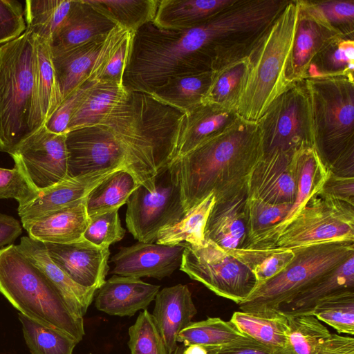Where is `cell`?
Listing matches in <instances>:
<instances>
[{"label":"cell","instance_id":"816d5d0a","mask_svg":"<svg viewBox=\"0 0 354 354\" xmlns=\"http://www.w3.org/2000/svg\"><path fill=\"white\" fill-rule=\"evenodd\" d=\"M39 193L19 165L15 164L12 169L0 167V200L14 198L22 206Z\"/></svg>","mask_w":354,"mask_h":354},{"label":"cell","instance_id":"ac0fdd59","mask_svg":"<svg viewBox=\"0 0 354 354\" xmlns=\"http://www.w3.org/2000/svg\"><path fill=\"white\" fill-rule=\"evenodd\" d=\"M294 155L281 152L262 155L248 179V197L272 204H293L297 192Z\"/></svg>","mask_w":354,"mask_h":354},{"label":"cell","instance_id":"44dd1931","mask_svg":"<svg viewBox=\"0 0 354 354\" xmlns=\"http://www.w3.org/2000/svg\"><path fill=\"white\" fill-rule=\"evenodd\" d=\"M34 37L35 73L28 118L30 132L45 124L63 101L50 44Z\"/></svg>","mask_w":354,"mask_h":354},{"label":"cell","instance_id":"d590c367","mask_svg":"<svg viewBox=\"0 0 354 354\" xmlns=\"http://www.w3.org/2000/svg\"><path fill=\"white\" fill-rule=\"evenodd\" d=\"M140 185L128 171L118 170L99 183L86 197L88 218L127 203L131 194Z\"/></svg>","mask_w":354,"mask_h":354},{"label":"cell","instance_id":"d4e9b609","mask_svg":"<svg viewBox=\"0 0 354 354\" xmlns=\"http://www.w3.org/2000/svg\"><path fill=\"white\" fill-rule=\"evenodd\" d=\"M16 247L53 283L73 313L83 317L97 290L83 287L67 276L51 260L44 243L25 236Z\"/></svg>","mask_w":354,"mask_h":354},{"label":"cell","instance_id":"3957f363","mask_svg":"<svg viewBox=\"0 0 354 354\" xmlns=\"http://www.w3.org/2000/svg\"><path fill=\"white\" fill-rule=\"evenodd\" d=\"M185 114L149 93L127 91L99 124L106 127L141 166L158 176L175 158Z\"/></svg>","mask_w":354,"mask_h":354},{"label":"cell","instance_id":"7402d4cb","mask_svg":"<svg viewBox=\"0 0 354 354\" xmlns=\"http://www.w3.org/2000/svg\"><path fill=\"white\" fill-rule=\"evenodd\" d=\"M159 289L139 278L114 274L97 290L95 306L110 315L131 317L147 309Z\"/></svg>","mask_w":354,"mask_h":354},{"label":"cell","instance_id":"681fc988","mask_svg":"<svg viewBox=\"0 0 354 354\" xmlns=\"http://www.w3.org/2000/svg\"><path fill=\"white\" fill-rule=\"evenodd\" d=\"M128 345L131 354H167L151 313L147 309L139 313L129 328Z\"/></svg>","mask_w":354,"mask_h":354},{"label":"cell","instance_id":"f35d334b","mask_svg":"<svg viewBox=\"0 0 354 354\" xmlns=\"http://www.w3.org/2000/svg\"><path fill=\"white\" fill-rule=\"evenodd\" d=\"M354 38L338 37L315 57L307 77L343 76L354 80Z\"/></svg>","mask_w":354,"mask_h":354},{"label":"cell","instance_id":"11a10c76","mask_svg":"<svg viewBox=\"0 0 354 354\" xmlns=\"http://www.w3.org/2000/svg\"><path fill=\"white\" fill-rule=\"evenodd\" d=\"M217 354H292L288 348L263 344L249 337H243L218 347Z\"/></svg>","mask_w":354,"mask_h":354},{"label":"cell","instance_id":"bcb514c9","mask_svg":"<svg viewBox=\"0 0 354 354\" xmlns=\"http://www.w3.org/2000/svg\"><path fill=\"white\" fill-rule=\"evenodd\" d=\"M339 333L354 334V289H345L319 301L310 313Z\"/></svg>","mask_w":354,"mask_h":354},{"label":"cell","instance_id":"6da1fadb","mask_svg":"<svg viewBox=\"0 0 354 354\" xmlns=\"http://www.w3.org/2000/svg\"><path fill=\"white\" fill-rule=\"evenodd\" d=\"M227 39V26L216 14L185 30L164 29L148 22L133 32L123 86L151 93L171 77L213 73Z\"/></svg>","mask_w":354,"mask_h":354},{"label":"cell","instance_id":"f1b7e54d","mask_svg":"<svg viewBox=\"0 0 354 354\" xmlns=\"http://www.w3.org/2000/svg\"><path fill=\"white\" fill-rule=\"evenodd\" d=\"M354 289V256L325 274L277 310L288 316L310 315L316 304L338 291Z\"/></svg>","mask_w":354,"mask_h":354},{"label":"cell","instance_id":"b9f144b4","mask_svg":"<svg viewBox=\"0 0 354 354\" xmlns=\"http://www.w3.org/2000/svg\"><path fill=\"white\" fill-rule=\"evenodd\" d=\"M226 251L252 271L257 280V286L281 272L294 256L292 249L277 248H239Z\"/></svg>","mask_w":354,"mask_h":354},{"label":"cell","instance_id":"7a4b0ae2","mask_svg":"<svg viewBox=\"0 0 354 354\" xmlns=\"http://www.w3.org/2000/svg\"><path fill=\"white\" fill-rule=\"evenodd\" d=\"M262 154L258 123L239 117L223 132L174 158L168 169L179 187L185 213L210 194L222 201L247 189Z\"/></svg>","mask_w":354,"mask_h":354},{"label":"cell","instance_id":"cb8c5ba5","mask_svg":"<svg viewBox=\"0 0 354 354\" xmlns=\"http://www.w3.org/2000/svg\"><path fill=\"white\" fill-rule=\"evenodd\" d=\"M296 171L297 192L292 206L280 224L266 233L248 248H269L306 201L321 191L330 171L313 147L303 149L293 157Z\"/></svg>","mask_w":354,"mask_h":354},{"label":"cell","instance_id":"db71d44e","mask_svg":"<svg viewBox=\"0 0 354 354\" xmlns=\"http://www.w3.org/2000/svg\"><path fill=\"white\" fill-rule=\"evenodd\" d=\"M24 8L17 0H0V46L26 31Z\"/></svg>","mask_w":354,"mask_h":354},{"label":"cell","instance_id":"e0dca14e","mask_svg":"<svg viewBox=\"0 0 354 354\" xmlns=\"http://www.w3.org/2000/svg\"><path fill=\"white\" fill-rule=\"evenodd\" d=\"M120 169H105L63 180L39 191L27 204L18 206L22 227L27 230L39 218L54 212L84 201L102 180Z\"/></svg>","mask_w":354,"mask_h":354},{"label":"cell","instance_id":"ffe728a7","mask_svg":"<svg viewBox=\"0 0 354 354\" xmlns=\"http://www.w3.org/2000/svg\"><path fill=\"white\" fill-rule=\"evenodd\" d=\"M116 26L88 0H73L66 19L50 42L52 55L104 37Z\"/></svg>","mask_w":354,"mask_h":354},{"label":"cell","instance_id":"5bb4252c","mask_svg":"<svg viewBox=\"0 0 354 354\" xmlns=\"http://www.w3.org/2000/svg\"><path fill=\"white\" fill-rule=\"evenodd\" d=\"M66 133L49 131L45 124L30 132L9 153L38 190L67 178Z\"/></svg>","mask_w":354,"mask_h":354},{"label":"cell","instance_id":"74e56055","mask_svg":"<svg viewBox=\"0 0 354 354\" xmlns=\"http://www.w3.org/2000/svg\"><path fill=\"white\" fill-rule=\"evenodd\" d=\"M73 0H26L24 8L26 30L48 41L66 19Z\"/></svg>","mask_w":354,"mask_h":354},{"label":"cell","instance_id":"ba28073f","mask_svg":"<svg viewBox=\"0 0 354 354\" xmlns=\"http://www.w3.org/2000/svg\"><path fill=\"white\" fill-rule=\"evenodd\" d=\"M35 73L32 33L0 46V151L9 153L30 133Z\"/></svg>","mask_w":354,"mask_h":354},{"label":"cell","instance_id":"9a60e30c","mask_svg":"<svg viewBox=\"0 0 354 354\" xmlns=\"http://www.w3.org/2000/svg\"><path fill=\"white\" fill-rule=\"evenodd\" d=\"M51 260L76 283L97 290L109 270V248L96 246L84 238L68 243H44Z\"/></svg>","mask_w":354,"mask_h":354},{"label":"cell","instance_id":"ab89813d","mask_svg":"<svg viewBox=\"0 0 354 354\" xmlns=\"http://www.w3.org/2000/svg\"><path fill=\"white\" fill-rule=\"evenodd\" d=\"M243 337L230 321L218 317H209L205 320L192 322L179 332L177 342L187 347L191 345L221 347Z\"/></svg>","mask_w":354,"mask_h":354},{"label":"cell","instance_id":"7dc6e473","mask_svg":"<svg viewBox=\"0 0 354 354\" xmlns=\"http://www.w3.org/2000/svg\"><path fill=\"white\" fill-rule=\"evenodd\" d=\"M246 68L247 57L214 72L203 102L234 109Z\"/></svg>","mask_w":354,"mask_h":354},{"label":"cell","instance_id":"8fae6325","mask_svg":"<svg viewBox=\"0 0 354 354\" xmlns=\"http://www.w3.org/2000/svg\"><path fill=\"white\" fill-rule=\"evenodd\" d=\"M263 154H294L313 147L310 108L304 80L288 83L257 122Z\"/></svg>","mask_w":354,"mask_h":354},{"label":"cell","instance_id":"52a82bcc","mask_svg":"<svg viewBox=\"0 0 354 354\" xmlns=\"http://www.w3.org/2000/svg\"><path fill=\"white\" fill-rule=\"evenodd\" d=\"M294 256L278 274L257 286L239 304L242 312L274 311L354 256V241L323 243L292 249Z\"/></svg>","mask_w":354,"mask_h":354},{"label":"cell","instance_id":"ee69618b","mask_svg":"<svg viewBox=\"0 0 354 354\" xmlns=\"http://www.w3.org/2000/svg\"><path fill=\"white\" fill-rule=\"evenodd\" d=\"M286 316L288 320L286 348L292 354H315L331 335L314 315Z\"/></svg>","mask_w":354,"mask_h":354},{"label":"cell","instance_id":"f907efd6","mask_svg":"<svg viewBox=\"0 0 354 354\" xmlns=\"http://www.w3.org/2000/svg\"><path fill=\"white\" fill-rule=\"evenodd\" d=\"M118 209H113L90 217L83 238L100 248H109L110 245L122 239L125 230L121 225Z\"/></svg>","mask_w":354,"mask_h":354},{"label":"cell","instance_id":"9c48e42d","mask_svg":"<svg viewBox=\"0 0 354 354\" xmlns=\"http://www.w3.org/2000/svg\"><path fill=\"white\" fill-rule=\"evenodd\" d=\"M66 144L69 177L120 169L130 173L149 192L155 191L157 177L141 166L104 125L97 124L70 131L66 133Z\"/></svg>","mask_w":354,"mask_h":354},{"label":"cell","instance_id":"6f0895ef","mask_svg":"<svg viewBox=\"0 0 354 354\" xmlns=\"http://www.w3.org/2000/svg\"><path fill=\"white\" fill-rule=\"evenodd\" d=\"M315 354H354V339L331 333Z\"/></svg>","mask_w":354,"mask_h":354},{"label":"cell","instance_id":"680465c9","mask_svg":"<svg viewBox=\"0 0 354 354\" xmlns=\"http://www.w3.org/2000/svg\"><path fill=\"white\" fill-rule=\"evenodd\" d=\"M22 227L13 216L0 213V247L12 244L21 234Z\"/></svg>","mask_w":354,"mask_h":354},{"label":"cell","instance_id":"7c38bea8","mask_svg":"<svg viewBox=\"0 0 354 354\" xmlns=\"http://www.w3.org/2000/svg\"><path fill=\"white\" fill-rule=\"evenodd\" d=\"M183 243L180 270L216 295L239 304L256 288L252 271L212 241L205 239L200 245Z\"/></svg>","mask_w":354,"mask_h":354},{"label":"cell","instance_id":"9f6ffc18","mask_svg":"<svg viewBox=\"0 0 354 354\" xmlns=\"http://www.w3.org/2000/svg\"><path fill=\"white\" fill-rule=\"evenodd\" d=\"M320 192L354 205V178L330 173Z\"/></svg>","mask_w":354,"mask_h":354},{"label":"cell","instance_id":"e575fe53","mask_svg":"<svg viewBox=\"0 0 354 354\" xmlns=\"http://www.w3.org/2000/svg\"><path fill=\"white\" fill-rule=\"evenodd\" d=\"M212 74L205 72L174 77L149 94L186 113L203 102Z\"/></svg>","mask_w":354,"mask_h":354},{"label":"cell","instance_id":"603a6c76","mask_svg":"<svg viewBox=\"0 0 354 354\" xmlns=\"http://www.w3.org/2000/svg\"><path fill=\"white\" fill-rule=\"evenodd\" d=\"M152 313L167 354L173 353L177 344V336L197 313L192 293L186 285L177 284L164 288L155 297Z\"/></svg>","mask_w":354,"mask_h":354},{"label":"cell","instance_id":"c3c4849f","mask_svg":"<svg viewBox=\"0 0 354 354\" xmlns=\"http://www.w3.org/2000/svg\"><path fill=\"white\" fill-rule=\"evenodd\" d=\"M304 3L342 36L354 38V0L304 1Z\"/></svg>","mask_w":354,"mask_h":354},{"label":"cell","instance_id":"836d02e7","mask_svg":"<svg viewBox=\"0 0 354 354\" xmlns=\"http://www.w3.org/2000/svg\"><path fill=\"white\" fill-rule=\"evenodd\" d=\"M126 93L127 90L122 83L97 80L74 111L67 132L77 128L99 124L112 106L119 102Z\"/></svg>","mask_w":354,"mask_h":354},{"label":"cell","instance_id":"4316f807","mask_svg":"<svg viewBox=\"0 0 354 354\" xmlns=\"http://www.w3.org/2000/svg\"><path fill=\"white\" fill-rule=\"evenodd\" d=\"M247 189L222 201H215L207 218L205 238L225 250L244 248L247 241L245 206Z\"/></svg>","mask_w":354,"mask_h":354},{"label":"cell","instance_id":"91938a15","mask_svg":"<svg viewBox=\"0 0 354 354\" xmlns=\"http://www.w3.org/2000/svg\"><path fill=\"white\" fill-rule=\"evenodd\" d=\"M185 346L183 344L178 345L175 351L171 354H183V351Z\"/></svg>","mask_w":354,"mask_h":354},{"label":"cell","instance_id":"d6a6232c","mask_svg":"<svg viewBox=\"0 0 354 354\" xmlns=\"http://www.w3.org/2000/svg\"><path fill=\"white\" fill-rule=\"evenodd\" d=\"M247 337L265 345L287 347L288 317L274 310L266 313L236 311L230 320Z\"/></svg>","mask_w":354,"mask_h":354},{"label":"cell","instance_id":"4fadbf2b","mask_svg":"<svg viewBox=\"0 0 354 354\" xmlns=\"http://www.w3.org/2000/svg\"><path fill=\"white\" fill-rule=\"evenodd\" d=\"M126 223L129 232L139 242H156L158 232L183 218L180 189L168 167L156 178V189L149 192L139 185L127 202Z\"/></svg>","mask_w":354,"mask_h":354},{"label":"cell","instance_id":"60d3db41","mask_svg":"<svg viewBox=\"0 0 354 354\" xmlns=\"http://www.w3.org/2000/svg\"><path fill=\"white\" fill-rule=\"evenodd\" d=\"M117 26L135 32L153 21L159 0H88Z\"/></svg>","mask_w":354,"mask_h":354},{"label":"cell","instance_id":"277c9868","mask_svg":"<svg viewBox=\"0 0 354 354\" xmlns=\"http://www.w3.org/2000/svg\"><path fill=\"white\" fill-rule=\"evenodd\" d=\"M313 148L330 173L354 178V80L307 77Z\"/></svg>","mask_w":354,"mask_h":354},{"label":"cell","instance_id":"7bdbcfd3","mask_svg":"<svg viewBox=\"0 0 354 354\" xmlns=\"http://www.w3.org/2000/svg\"><path fill=\"white\" fill-rule=\"evenodd\" d=\"M18 318L31 354H73L78 344L73 337L44 326L20 313Z\"/></svg>","mask_w":354,"mask_h":354},{"label":"cell","instance_id":"30bf717a","mask_svg":"<svg viewBox=\"0 0 354 354\" xmlns=\"http://www.w3.org/2000/svg\"><path fill=\"white\" fill-rule=\"evenodd\" d=\"M354 241V205L319 192L310 198L269 248L292 249Z\"/></svg>","mask_w":354,"mask_h":354},{"label":"cell","instance_id":"f546056e","mask_svg":"<svg viewBox=\"0 0 354 354\" xmlns=\"http://www.w3.org/2000/svg\"><path fill=\"white\" fill-rule=\"evenodd\" d=\"M234 0H159L153 24L167 30L195 27Z\"/></svg>","mask_w":354,"mask_h":354},{"label":"cell","instance_id":"f6af8a7d","mask_svg":"<svg viewBox=\"0 0 354 354\" xmlns=\"http://www.w3.org/2000/svg\"><path fill=\"white\" fill-rule=\"evenodd\" d=\"M292 203L272 204L248 197L245 206L247 241L243 248L252 245L285 218Z\"/></svg>","mask_w":354,"mask_h":354},{"label":"cell","instance_id":"83f0119b","mask_svg":"<svg viewBox=\"0 0 354 354\" xmlns=\"http://www.w3.org/2000/svg\"><path fill=\"white\" fill-rule=\"evenodd\" d=\"M88 222L84 199L39 218L27 232L44 243H68L83 238Z\"/></svg>","mask_w":354,"mask_h":354},{"label":"cell","instance_id":"1f68e13d","mask_svg":"<svg viewBox=\"0 0 354 354\" xmlns=\"http://www.w3.org/2000/svg\"><path fill=\"white\" fill-rule=\"evenodd\" d=\"M133 32L119 26L106 35L88 75L91 80L122 83Z\"/></svg>","mask_w":354,"mask_h":354},{"label":"cell","instance_id":"f5cc1de1","mask_svg":"<svg viewBox=\"0 0 354 354\" xmlns=\"http://www.w3.org/2000/svg\"><path fill=\"white\" fill-rule=\"evenodd\" d=\"M97 80H86L65 98L46 122V128L56 133H66L70 120L88 91Z\"/></svg>","mask_w":354,"mask_h":354},{"label":"cell","instance_id":"4dcf8cb0","mask_svg":"<svg viewBox=\"0 0 354 354\" xmlns=\"http://www.w3.org/2000/svg\"><path fill=\"white\" fill-rule=\"evenodd\" d=\"M106 37L63 53L52 55L53 64L63 100L88 79L95 59Z\"/></svg>","mask_w":354,"mask_h":354},{"label":"cell","instance_id":"94428289","mask_svg":"<svg viewBox=\"0 0 354 354\" xmlns=\"http://www.w3.org/2000/svg\"><path fill=\"white\" fill-rule=\"evenodd\" d=\"M208 347V351L207 354H217V350L218 347L216 346H207Z\"/></svg>","mask_w":354,"mask_h":354},{"label":"cell","instance_id":"8d00e7d4","mask_svg":"<svg viewBox=\"0 0 354 354\" xmlns=\"http://www.w3.org/2000/svg\"><path fill=\"white\" fill-rule=\"evenodd\" d=\"M214 203L215 196L210 194L188 210L178 223L162 229L157 235L156 243L162 245L182 243L201 245L205 240V229Z\"/></svg>","mask_w":354,"mask_h":354},{"label":"cell","instance_id":"d6986e66","mask_svg":"<svg viewBox=\"0 0 354 354\" xmlns=\"http://www.w3.org/2000/svg\"><path fill=\"white\" fill-rule=\"evenodd\" d=\"M338 37L344 36L311 12L304 0H299L297 26L286 69L287 83L305 79L315 57Z\"/></svg>","mask_w":354,"mask_h":354},{"label":"cell","instance_id":"2e32d148","mask_svg":"<svg viewBox=\"0 0 354 354\" xmlns=\"http://www.w3.org/2000/svg\"><path fill=\"white\" fill-rule=\"evenodd\" d=\"M184 249L183 243L162 245L138 242L122 247L111 258L115 265L111 272L122 277L162 279L180 267Z\"/></svg>","mask_w":354,"mask_h":354},{"label":"cell","instance_id":"5b68a950","mask_svg":"<svg viewBox=\"0 0 354 354\" xmlns=\"http://www.w3.org/2000/svg\"><path fill=\"white\" fill-rule=\"evenodd\" d=\"M299 13V0H288L248 55L234 109L240 118L257 122L287 86L286 69Z\"/></svg>","mask_w":354,"mask_h":354},{"label":"cell","instance_id":"8992f818","mask_svg":"<svg viewBox=\"0 0 354 354\" xmlns=\"http://www.w3.org/2000/svg\"><path fill=\"white\" fill-rule=\"evenodd\" d=\"M0 293L19 313L78 343L84 335L77 316L48 279L15 245L0 249Z\"/></svg>","mask_w":354,"mask_h":354},{"label":"cell","instance_id":"484cf974","mask_svg":"<svg viewBox=\"0 0 354 354\" xmlns=\"http://www.w3.org/2000/svg\"><path fill=\"white\" fill-rule=\"evenodd\" d=\"M239 116L234 109L203 102L185 114L174 158L182 157L203 142L220 134Z\"/></svg>","mask_w":354,"mask_h":354}]
</instances>
